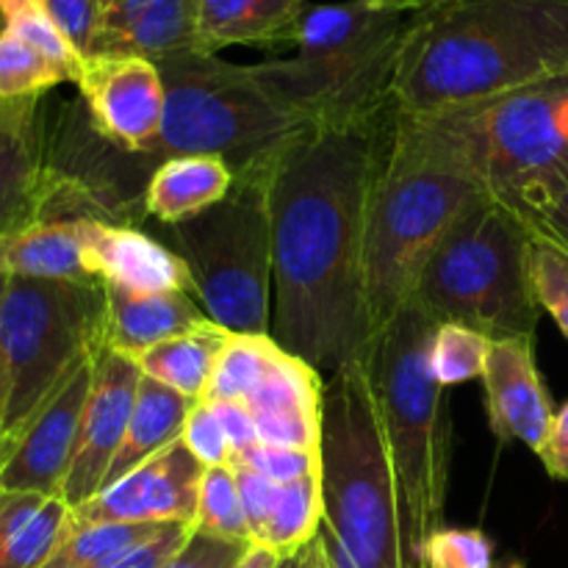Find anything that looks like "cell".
<instances>
[{
	"label": "cell",
	"mask_w": 568,
	"mask_h": 568,
	"mask_svg": "<svg viewBox=\"0 0 568 568\" xmlns=\"http://www.w3.org/2000/svg\"><path fill=\"white\" fill-rule=\"evenodd\" d=\"M392 116L308 128L266 170L272 338L325 377L372 342L366 227Z\"/></svg>",
	"instance_id": "6da1fadb"
},
{
	"label": "cell",
	"mask_w": 568,
	"mask_h": 568,
	"mask_svg": "<svg viewBox=\"0 0 568 568\" xmlns=\"http://www.w3.org/2000/svg\"><path fill=\"white\" fill-rule=\"evenodd\" d=\"M568 75V0H430L410 14L394 109L430 114L491 103Z\"/></svg>",
	"instance_id": "7a4b0ae2"
},
{
	"label": "cell",
	"mask_w": 568,
	"mask_h": 568,
	"mask_svg": "<svg viewBox=\"0 0 568 568\" xmlns=\"http://www.w3.org/2000/svg\"><path fill=\"white\" fill-rule=\"evenodd\" d=\"M486 194L466 109H394L366 227L372 338L410 303L433 250Z\"/></svg>",
	"instance_id": "3957f363"
},
{
	"label": "cell",
	"mask_w": 568,
	"mask_h": 568,
	"mask_svg": "<svg viewBox=\"0 0 568 568\" xmlns=\"http://www.w3.org/2000/svg\"><path fill=\"white\" fill-rule=\"evenodd\" d=\"M436 322L414 303L375 333L364 355L403 505L405 568H425V544L444 527L453 419L447 388L430 372Z\"/></svg>",
	"instance_id": "277c9868"
},
{
	"label": "cell",
	"mask_w": 568,
	"mask_h": 568,
	"mask_svg": "<svg viewBox=\"0 0 568 568\" xmlns=\"http://www.w3.org/2000/svg\"><path fill=\"white\" fill-rule=\"evenodd\" d=\"M320 480L331 568H405L397 475L364 358L325 377Z\"/></svg>",
	"instance_id": "5b68a950"
},
{
	"label": "cell",
	"mask_w": 568,
	"mask_h": 568,
	"mask_svg": "<svg viewBox=\"0 0 568 568\" xmlns=\"http://www.w3.org/2000/svg\"><path fill=\"white\" fill-rule=\"evenodd\" d=\"M155 64L166 89L164 122L159 139L136 153L150 172L178 155H214L236 178L247 175L266 170L311 128L272 92L255 64H233L203 50Z\"/></svg>",
	"instance_id": "8992f818"
},
{
	"label": "cell",
	"mask_w": 568,
	"mask_h": 568,
	"mask_svg": "<svg viewBox=\"0 0 568 568\" xmlns=\"http://www.w3.org/2000/svg\"><path fill=\"white\" fill-rule=\"evenodd\" d=\"M410 14L366 9L355 0L314 6L297 26V53L255 67L311 128L375 122L394 109V67Z\"/></svg>",
	"instance_id": "52a82bcc"
},
{
	"label": "cell",
	"mask_w": 568,
	"mask_h": 568,
	"mask_svg": "<svg viewBox=\"0 0 568 568\" xmlns=\"http://www.w3.org/2000/svg\"><path fill=\"white\" fill-rule=\"evenodd\" d=\"M532 236L519 216L480 197L438 242L410 303L430 322H455L491 342L536 336L541 305L532 288Z\"/></svg>",
	"instance_id": "ba28073f"
},
{
	"label": "cell",
	"mask_w": 568,
	"mask_h": 568,
	"mask_svg": "<svg viewBox=\"0 0 568 568\" xmlns=\"http://www.w3.org/2000/svg\"><path fill=\"white\" fill-rule=\"evenodd\" d=\"M266 170L239 175L227 197L175 225H159L155 236L181 255L205 316L239 336H272Z\"/></svg>",
	"instance_id": "9c48e42d"
},
{
	"label": "cell",
	"mask_w": 568,
	"mask_h": 568,
	"mask_svg": "<svg viewBox=\"0 0 568 568\" xmlns=\"http://www.w3.org/2000/svg\"><path fill=\"white\" fill-rule=\"evenodd\" d=\"M100 281L11 277L0 308V433L9 442L103 344Z\"/></svg>",
	"instance_id": "30bf717a"
},
{
	"label": "cell",
	"mask_w": 568,
	"mask_h": 568,
	"mask_svg": "<svg viewBox=\"0 0 568 568\" xmlns=\"http://www.w3.org/2000/svg\"><path fill=\"white\" fill-rule=\"evenodd\" d=\"M488 197L503 205L568 178V75L466 109Z\"/></svg>",
	"instance_id": "8fae6325"
},
{
	"label": "cell",
	"mask_w": 568,
	"mask_h": 568,
	"mask_svg": "<svg viewBox=\"0 0 568 568\" xmlns=\"http://www.w3.org/2000/svg\"><path fill=\"white\" fill-rule=\"evenodd\" d=\"M98 353V349H94ZM94 377V355L83 361L37 414L6 444L0 491H33L61 497V486L75 455L83 408Z\"/></svg>",
	"instance_id": "7c38bea8"
},
{
	"label": "cell",
	"mask_w": 568,
	"mask_h": 568,
	"mask_svg": "<svg viewBox=\"0 0 568 568\" xmlns=\"http://www.w3.org/2000/svg\"><path fill=\"white\" fill-rule=\"evenodd\" d=\"M75 87L92 125L109 142L142 153L159 139L166 89L155 61L142 55H89Z\"/></svg>",
	"instance_id": "4fadbf2b"
},
{
	"label": "cell",
	"mask_w": 568,
	"mask_h": 568,
	"mask_svg": "<svg viewBox=\"0 0 568 568\" xmlns=\"http://www.w3.org/2000/svg\"><path fill=\"white\" fill-rule=\"evenodd\" d=\"M203 466L175 442L122 477L72 508L75 527L89 525H194Z\"/></svg>",
	"instance_id": "5bb4252c"
},
{
	"label": "cell",
	"mask_w": 568,
	"mask_h": 568,
	"mask_svg": "<svg viewBox=\"0 0 568 568\" xmlns=\"http://www.w3.org/2000/svg\"><path fill=\"white\" fill-rule=\"evenodd\" d=\"M142 372L125 355L100 344L94 353V377L83 408L75 455L61 486V497L78 508L103 488L105 475L114 464L125 438L133 405H136Z\"/></svg>",
	"instance_id": "9a60e30c"
},
{
	"label": "cell",
	"mask_w": 568,
	"mask_h": 568,
	"mask_svg": "<svg viewBox=\"0 0 568 568\" xmlns=\"http://www.w3.org/2000/svg\"><path fill=\"white\" fill-rule=\"evenodd\" d=\"M488 427L503 444H525L538 455L555 419V405L536 361V336L494 342L483 372Z\"/></svg>",
	"instance_id": "2e32d148"
},
{
	"label": "cell",
	"mask_w": 568,
	"mask_h": 568,
	"mask_svg": "<svg viewBox=\"0 0 568 568\" xmlns=\"http://www.w3.org/2000/svg\"><path fill=\"white\" fill-rule=\"evenodd\" d=\"M48 205L42 98L0 100V236L44 222Z\"/></svg>",
	"instance_id": "e0dca14e"
},
{
	"label": "cell",
	"mask_w": 568,
	"mask_h": 568,
	"mask_svg": "<svg viewBox=\"0 0 568 568\" xmlns=\"http://www.w3.org/2000/svg\"><path fill=\"white\" fill-rule=\"evenodd\" d=\"M322 388L325 377L286 349L264 381L244 399L255 419L258 444L288 449H320Z\"/></svg>",
	"instance_id": "ac0fdd59"
},
{
	"label": "cell",
	"mask_w": 568,
	"mask_h": 568,
	"mask_svg": "<svg viewBox=\"0 0 568 568\" xmlns=\"http://www.w3.org/2000/svg\"><path fill=\"white\" fill-rule=\"evenodd\" d=\"M87 266L89 275L105 286L192 294V277L181 255L133 225L87 220Z\"/></svg>",
	"instance_id": "d6986e66"
},
{
	"label": "cell",
	"mask_w": 568,
	"mask_h": 568,
	"mask_svg": "<svg viewBox=\"0 0 568 568\" xmlns=\"http://www.w3.org/2000/svg\"><path fill=\"white\" fill-rule=\"evenodd\" d=\"M200 0H98V42L92 55H142L164 61L200 50Z\"/></svg>",
	"instance_id": "ffe728a7"
},
{
	"label": "cell",
	"mask_w": 568,
	"mask_h": 568,
	"mask_svg": "<svg viewBox=\"0 0 568 568\" xmlns=\"http://www.w3.org/2000/svg\"><path fill=\"white\" fill-rule=\"evenodd\" d=\"M103 292V344L131 361L166 338L211 322L189 292H131L105 283Z\"/></svg>",
	"instance_id": "44dd1931"
},
{
	"label": "cell",
	"mask_w": 568,
	"mask_h": 568,
	"mask_svg": "<svg viewBox=\"0 0 568 568\" xmlns=\"http://www.w3.org/2000/svg\"><path fill=\"white\" fill-rule=\"evenodd\" d=\"M305 0H200L197 44L203 53L225 48L294 44Z\"/></svg>",
	"instance_id": "7402d4cb"
},
{
	"label": "cell",
	"mask_w": 568,
	"mask_h": 568,
	"mask_svg": "<svg viewBox=\"0 0 568 568\" xmlns=\"http://www.w3.org/2000/svg\"><path fill=\"white\" fill-rule=\"evenodd\" d=\"M72 530L64 497L0 491V568H42Z\"/></svg>",
	"instance_id": "603a6c76"
},
{
	"label": "cell",
	"mask_w": 568,
	"mask_h": 568,
	"mask_svg": "<svg viewBox=\"0 0 568 568\" xmlns=\"http://www.w3.org/2000/svg\"><path fill=\"white\" fill-rule=\"evenodd\" d=\"M0 272L39 281H94L87 266V220H44L0 236Z\"/></svg>",
	"instance_id": "cb8c5ba5"
},
{
	"label": "cell",
	"mask_w": 568,
	"mask_h": 568,
	"mask_svg": "<svg viewBox=\"0 0 568 568\" xmlns=\"http://www.w3.org/2000/svg\"><path fill=\"white\" fill-rule=\"evenodd\" d=\"M236 183L231 166L214 155H178L161 161L144 189V216L175 225L227 197Z\"/></svg>",
	"instance_id": "d4e9b609"
},
{
	"label": "cell",
	"mask_w": 568,
	"mask_h": 568,
	"mask_svg": "<svg viewBox=\"0 0 568 568\" xmlns=\"http://www.w3.org/2000/svg\"><path fill=\"white\" fill-rule=\"evenodd\" d=\"M192 405L194 403H189L186 397L175 394L172 388L142 375L125 438H122V447L116 453L114 464H111L109 475H105L103 488L114 486L122 477L131 475L133 469L148 464L150 458L164 453L175 442H181Z\"/></svg>",
	"instance_id": "484cf974"
},
{
	"label": "cell",
	"mask_w": 568,
	"mask_h": 568,
	"mask_svg": "<svg viewBox=\"0 0 568 568\" xmlns=\"http://www.w3.org/2000/svg\"><path fill=\"white\" fill-rule=\"evenodd\" d=\"M231 333L225 327L205 322L194 331L172 336L166 342L155 344L148 353L133 358L144 377L172 388L175 394L186 397L189 403H200L209 392V383L214 377L216 361Z\"/></svg>",
	"instance_id": "4316f807"
},
{
	"label": "cell",
	"mask_w": 568,
	"mask_h": 568,
	"mask_svg": "<svg viewBox=\"0 0 568 568\" xmlns=\"http://www.w3.org/2000/svg\"><path fill=\"white\" fill-rule=\"evenodd\" d=\"M322 519H325L322 480L320 471H314L281 486L275 510L255 544H264L281 558H288L320 536Z\"/></svg>",
	"instance_id": "83f0119b"
},
{
	"label": "cell",
	"mask_w": 568,
	"mask_h": 568,
	"mask_svg": "<svg viewBox=\"0 0 568 568\" xmlns=\"http://www.w3.org/2000/svg\"><path fill=\"white\" fill-rule=\"evenodd\" d=\"M281 344L272 336H239L231 333L216 361L203 403H244L258 388L270 366L281 355Z\"/></svg>",
	"instance_id": "f1b7e54d"
},
{
	"label": "cell",
	"mask_w": 568,
	"mask_h": 568,
	"mask_svg": "<svg viewBox=\"0 0 568 568\" xmlns=\"http://www.w3.org/2000/svg\"><path fill=\"white\" fill-rule=\"evenodd\" d=\"M0 26L11 37L22 39L33 50H39L55 67H61L70 75V83H75L83 67V55L61 31L44 0H0Z\"/></svg>",
	"instance_id": "f546056e"
},
{
	"label": "cell",
	"mask_w": 568,
	"mask_h": 568,
	"mask_svg": "<svg viewBox=\"0 0 568 568\" xmlns=\"http://www.w3.org/2000/svg\"><path fill=\"white\" fill-rule=\"evenodd\" d=\"M192 530L225 538V541L253 544V530H250L231 466H214V469L203 471Z\"/></svg>",
	"instance_id": "4dcf8cb0"
},
{
	"label": "cell",
	"mask_w": 568,
	"mask_h": 568,
	"mask_svg": "<svg viewBox=\"0 0 568 568\" xmlns=\"http://www.w3.org/2000/svg\"><path fill=\"white\" fill-rule=\"evenodd\" d=\"M491 347L494 342L483 336L480 331L455 325V322H442V325H436L430 338L433 377H436L442 388L483 381Z\"/></svg>",
	"instance_id": "1f68e13d"
},
{
	"label": "cell",
	"mask_w": 568,
	"mask_h": 568,
	"mask_svg": "<svg viewBox=\"0 0 568 568\" xmlns=\"http://www.w3.org/2000/svg\"><path fill=\"white\" fill-rule=\"evenodd\" d=\"M61 83H70L61 67L9 31H0V100L42 98Z\"/></svg>",
	"instance_id": "d6a6232c"
},
{
	"label": "cell",
	"mask_w": 568,
	"mask_h": 568,
	"mask_svg": "<svg viewBox=\"0 0 568 568\" xmlns=\"http://www.w3.org/2000/svg\"><path fill=\"white\" fill-rule=\"evenodd\" d=\"M161 525H89L75 527L53 552L42 568H89L114 555L125 552L133 544L144 541L150 532L159 530Z\"/></svg>",
	"instance_id": "836d02e7"
},
{
	"label": "cell",
	"mask_w": 568,
	"mask_h": 568,
	"mask_svg": "<svg viewBox=\"0 0 568 568\" xmlns=\"http://www.w3.org/2000/svg\"><path fill=\"white\" fill-rule=\"evenodd\" d=\"M527 227L532 242H541L568 258V178L525 192L508 203Z\"/></svg>",
	"instance_id": "e575fe53"
},
{
	"label": "cell",
	"mask_w": 568,
	"mask_h": 568,
	"mask_svg": "<svg viewBox=\"0 0 568 568\" xmlns=\"http://www.w3.org/2000/svg\"><path fill=\"white\" fill-rule=\"evenodd\" d=\"M494 541L477 527H438L425 544V568H494Z\"/></svg>",
	"instance_id": "d590c367"
},
{
	"label": "cell",
	"mask_w": 568,
	"mask_h": 568,
	"mask_svg": "<svg viewBox=\"0 0 568 568\" xmlns=\"http://www.w3.org/2000/svg\"><path fill=\"white\" fill-rule=\"evenodd\" d=\"M532 288L544 314L555 320L568 342V258L549 244H532Z\"/></svg>",
	"instance_id": "8d00e7d4"
},
{
	"label": "cell",
	"mask_w": 568,
	"mask_h": 568,
	"mask_svg": "<svg viewBox=\"0 0 568 568\" xmlns=\"http://www.w3.org/2000/svg\"><path fill=\"white\" fill-rule=\"evenodd\" d=\"M183 447L197 458L203 469H214V466H231L233 464V447L227 442L222 422L216 416L214 405L211 403H194L189 410L186 427L181 436Z\"/></svg>",
	"instance_id": "74e56055"
},
{
	"label": "cell",
	"mask_w": 568,
	"mask_h": 568,
	"mask_svg": "<svg viewBox=\"0 0 568 568\" xmlns=\"http://www.w3.org/2000/svg\"><path fill=\"white\" fill-rule=\"evenodd\" d=\"M233 460H244V464H250L255 471L270 477L277 486H286V483L320 471V449H288L270 447V444H255L250 453L239 455Z\"/></svg>",
	"instance_id": "f35d334b"
},
{
	"label": "cell",
	"mask_w": 568,
	"mask_h": 568,
	"mask_svg": "<svg viewBox=\"0 0 568 568\" xmlns=\"http://www.w3.org/2000/svg\"><path fill=\"white\" fill-rule=\"evenodd\" d=\"M189 532H192L189 525H161L144 541L133 544L125 552L89 568H161L186 544Z\"/></svg>",
	"instance_id": "ab89813d"
},
{
	"label": "cell",
	"mask_w": 568,
	"mask_h": 568,
	"mask_svg": "<svg viewBox=\"0 0 568 568\" xmlns=\"http://www.w3.org/2000/svg\"><path fill=\"white\" fill-rule=\"evenodd\" d=\"M231 469L233 477H236L239 497H242L250 530H253V541H258L261 530L266 527V521H270L272 510H275L277 505V497H281V486L272 483L270 477L261 475V471H255L253 466L244 464V460H233Z\"/></svg>",
	"instance_id": "60d3db41"
},
{
	"label": "cell",
	"mask_w": 568,
	"mask_h": 568,
	"mask_svg": "<svg viewBox=\"0 0 568 568\" xmlns=\"http://www.w3.org/2000/svg\"><path fill=\"white\" fill-rule=\"evenodd\" d=\"M250 544L225 541V538L189 532L186 544L161 568H236Z\"/></svg>",
	"instance_id": "b9f144b4"
},
{
	"label": "cell",
	"mask_w": 568,
	"mask_h": 568,
	"mask_svg": "<svg viewBox=\"0 0 568 568\" xmlns=\"http://www.w3.org/2000/svg\"><path fill=\"white\" fill-rule=\"evenodd\" d=\"M48 9L53 11L55 22L61 26V31L67 33L72 44H75L78 53L83 59L94 53V42H98V28H100V14H98V0H44Z\"/></svg>",
	"instance_id": "7bdbcfd3"
},
{
	"label": "cell",
	"mask_w": 568,
	"mask_h": 568,
	"mask_svg": "<svg viewBox=\"0 0 568 568\" xmlns=\"http://www.w3.org/2000/svg\"><path fill=\"white\" fill-rule=\"evenodd\" d=\"M214 405L216 416L222 422L227 442L233 447V458L250 453L258 444V430H255V419L244 403H211Z\"/></svg>",
	"instance_id": "ee69618b"
},
{
	"label": "cell",
	"mask_w": 568,
	"mask_h": 568,
	"mask_svg": "<svg viewBox=\"0 0 568 568\" xmlns=\"http://www.w3.org/2000/svg\"><path fill=\"white\" fill-rule=\"evenodd\" d=\"M538 460H541L549 477L568 480V403L560 410H555L547 442L538 449Z\"/></svg>",
	"instance_id": "f6af8a7d"
},
{
	"label": "cell",
	"mask_w": 568,
	"mask_h": 568,
	"mask_svg": "<svg viewBox=\"0 0 568 568\" xmlns=\"http://www.w3.org/2000/svg\"><path fill=\"white\" fill-rule=\"evenodd\" d=\"M277 568H331V560H327L325 544H322V538L316 536L314 541L305 544L300 552L288 555V558H281Z\"/></svg>",
	"instance_id": "bcb514c9"
},
{
	"label": "cell",
	"mask_w": 568,
	"mask_h": 568,
	"mask_svg": "<svg viewBox=\"0 0 568 568\" xmlns=\"http://www.w3.org/2000/svg\"><path fill=\"white\" fill-rule=\"evenodd\" d=\"M277 564H281V555H275L270 547H264V544L253 541L247 547V552L242 555L236 568H277Z\"/></svg>",
	"instance_id": "7dc6e473"
},
{
	"label": "cell",
	"mask_w": 568,
	"mask_h": 568,
	"mask_svg": "<svg viewBox=\"0 0 568 568\" xmlns=\"http://www.w3.org/2000/svg\"><path fill=\"white\" fill-rule=\"evenodd\" d=\"M355 3L366 6V9H377V11H386V9L403 11V0H355Z\"/></svg>",
	"instance_id": "c3c4849f"
},
{
	"label": "cell",
	"mask_w": 568,
	"mask_h": 568,
	"mask_svg": "<svg viewBox=\"0 0 568 568\" xmlns=\"http://www.w3.org/2000/svg\"><path fill=\"white\" fill-rule=\"evenodd\" d=\"M494 568H527V566H525V560H519V558H503L494 564Z\"/></svg>",
	"instance_id": "681fc988"
},
{
	"label": "cell",
	"mask_w": 568,
	"mask_h": 568,
	"mask_svg": "<svg viewBox=\"0 0 568 568\" xmlns=\"http://www.w3.org/2000/svg\"><path fill=\"white\" fill-rule=\"evenodd\" d=\"M9 281H11V277H9V275H3V272H0V308H3L6 292H9Z\"/></svg>",
	"instance_id": "f907efd6"
},
{
	"label": "cell",
	"mask_w": 568,
	"mask_h": 568,
	"mask_svg": "<svg viewBox=\"0 0 568 568\" xmlns=\"http://www.w3.org/2000/svg\"><path fill=\"white\" fill-rule=\"evenodd\" d=\"M425 3H430V0H403V11H416Z\"/></svg>",
	"instance_id": "816d5d0a"
},
{
	"label": "cell",
	"mask_w": 568,
	"mask_h": 568,
	"mask_svg": "<svg viewBox=\"0 0 568 568\" xmlns=\"http://www.w3.org/2000/svg\"><path fill=\"white\" fill-rule=\"evenodd\" d=\"M6 438H3V433H0V466H3V458H6Z\"/></svg>",
	"instance_id": "f5cc1de1"
},
{
	"label": "cell",
	"mask_w": 568,
	"mask_h": 568,
	"mask_svg": "<svg viewBox=\"0 0 568 568\" xmlns=\"http://www.w3.org/2000/svg\"><path fill=\"white\" fill-rule=\"evenodd\" d=\"M0 31H3V26H0Z\"/></svg>",
	"instance_id": "db71d44e"
}]
</instances>
